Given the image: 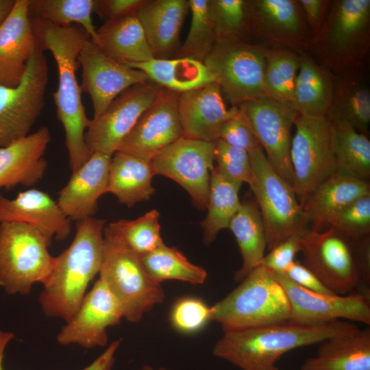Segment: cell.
Instances as JSON below:
<instances>
[{"label":"cell","mask_w":370,"mask_h":370,"mask_svg":"<svg viewBox=\"0 0 370 370\" xmlns=\"http://www.w3.org/2000/svg\"><path fill=\"white\" fill-rule=\"evenodd\" d=\"M30 20L38 47L50 51L57 65L58 83L53 97L58 119L65 133L69 166L74 171L92 154L84 138L90 119L82 103V89L76 77L79 67L77 58L90 38L77 25L59 26L38 18L30 17Z\"/></svg>","instance_id":"1"},{"label":"cell","mask_w":370,"mask_h":370,"mask_svg":"<svg viewBox=\"0 0 370 370\" xmlns=\"http://www.w3.org/2000/svg\"><path fill=\"white\" fill-rule=\"evenodd\" d=\"M358 328L354 323L342 320L312 324L287 320L223 331L212 352L242 370H271L288 352Z\"/></svg>","instance_id":"2"},{"label":"cell","mask_w":370,"mask_h":370,"mask_svg":"<svg viewBox=\"0 0 370 370\" xmlns=\"http://www.w3.org/2000/svg\"><path fill=\"white\" fill-rule=\"evenodd\" d=\"M105 224V220L95 217L77 221L73 241L55 257L40 295L39 303L47 317L66 323L77 311L90 282L100 271Z\"/></svg>","instance_id":"3"},{"label":"cell","mask_w":370,"mask_h":370,"mask_svg":"<svg viewBox=\"0 0 370 370\" xmlns=\"http://www.w3.org/2000/svg\"><path fill=\"white\" fill-rule=\"evenodd\" d=\"M240 282L223 299L210 307L211 321L220 323L223 331L290 319L288 299L271 271L260 265Z\"/></svg>","instance_id":"4"},{"label":"cell","mask_w":370,"mask_h":370,"mask_svg":"<svg viewBox=\"0 0 370 370\" xmlns=\"http://www.w3.org/2000/svg\"><path fill=\"white\" fill-rule=\"evenodd\" d=\"M103 238L99 278L116 299L123 318L138 322L163 301L164 290L149 276L140 257L105 227Z\"/></svg>","instance_id":"5"},{"label":"cell","mask_w":370,"mask_h":370,"mask_svg":"<svg viewBox=\"0 0 370 370\" xmlns=\"http://www.w3.org/2000/svg\"><path fill=\"white\" fill-rule=\"evenodd\" d=\"M42 234L19 222L0 223V286L11 295H28L45 284L55 262Z\"/></svg>","instance_id":"6"},{"label":"cell","mask_w":370,"mask_h":370,"mask_svg":"<svg viewBox=\"0 0 370 370\" xmlns=\"http://www.w3.org/2000/svg\"><path fill=\"white\" fill-rule=\"evenodd\" d=\"M249 154L253 171L249 186L262 217L269 251L308 228L293 187L276 172L261 147L251 150Z\"/></svg>","instance_id":"7"},{"label":"cell","mask_w":370,"mask_h":370,"mask_svg":"<svg viewBox=\"0 0 370 370\" xmlns=\"http://www.w3.org/2000/svg\"><path fill=\"white\" fill-rule=\"evenodd\" d=\"M290 158L293 188L301 206L316 188L337 171L334 127L328 116L297 115Z\"/></svg>","instance_id":"8"},{"label":"cell","mask_w":370,"mask_h":370,"mask_svg":"<svg viewBox=\"0 0 370 370\" xmlns=\"http://www.w3.org/2000/svg\"><path fill=\"white\" fill-rule=\"evenodd\" d=\"M369 25L370 0L332 1L310 46L314 47L327 64L338 69L351 67L367 50Z\"/></svg>","instance_id":"9"},{"label":"cell","mask_w":370,"mask_h":370,"mask_svg":"<svg viewBox=\"0 0 370 370\" xmlns=\"http://www.w3.org/2000/svg\"><path fill=\"white\" fill-rule=\"evenodd\" d=\"M267 49L243 40L217 41L204 63L232 107L267 97L264 86Z\"/></svg>","instance_id":"10"},{"label":"cell","mask_w":370,"mask_h":370,"mask_svg":"<svg viewBox=\"0 0 370 370\" xmlns=\"http://www.w3.org/2000/svg\"><path fill=\"white\" fill-rule=\"evenodd\" d=\"M48 79L47 58L38 46L20 83L0 86V147L29 134L43 109Z\"/></svg>","instance_id":"11"},{"label":"cell","mask_w":370,"mask_h":370,"mask_svg":"<svg viewBox=\"0 0 370 370\" xmlns=\"http://www.w3.org/2000/svg\"><path fill=\"white\" fill-rule=\"evenodd\" d=\"M300 251L303 264L334 294L347 295L360 284L351 243L334 229H307L301 238Z\"/></svg>","instance_id":"12"},{"label":"cell","mask_w":370,"mask_h":370,"mask_svg":"<svg viewBox=\"0 0 370 370\" xmlns=\"http://www.w3.org/2000/svg\"><path fill=\"white\" fill-rule=\"evenodd\" d=\"M155 175L167 177L180 185L195 206L206 209L214 143L182 136L151 160Z\"/></svg>","instance_id":"13"},{"label":"cell","mask_w":370,"mask_h":370,"mask_svg":"<svg viewBox=\"0 0 370 370\" xmlns=\"http://www.w3.org/2000/svg\"><path fill=\"white\" fill-rule=\"evenodd\" d=\"M162 87L148 81L135 84L116 97L98 116L90 120L85 142L91 153L112 156Z\"/></svg>","instance_id":"14"},{"label":"cell","mask_w":370,"mask_h":370,"mask_svg":"<svg viewBox=\"0 0 370 370\" xmlns=\"http://www.w3.org/2000/svg\"><path fill=\"white\" fill-rule=\"evenodd\" d=\"M238 108L247 119L269 162L293 187L290 149L292 129L297 115L295 108L269 97L247 101Z\"/></svg>","instance_id":"15"},{"label":"cell","mask_w":370,"mask_h":370,"mask_svg":"<svg viewBox=\"0 0 370 370\" xmlns=\"http://www.w3.org/2000/svg\"><path fill=\"white\" fill-rule=\"evenodd\" d=\"M282 286L291 306L289 320L321 323L341 319L370 324L369 297L362 293L324 294L297 285L284 274L272 272Z\"/></svg>","instance_id":"16"},{"label":"cell","mask_w":370,"mask_h":370,"mask_svg":"<svg viewBox=\"0 0 370 370\" xmlns=\"http://www.w3.org/2000/svg\"><path fill=\"white\" fill-rule=\"evenodd\" d=\"M179 93L162 88L143 113L118 151L151 160L183 136L177 111Z\"/></svg>","instance_id":"17"},{"label":"cell","mask_w":370,"mask_h":370,"mask_svg":"<svg viewBox=\"0 0 370 370\" xmlns=\"http://www.w3.org/2000/svg\"><path fill=\"white\" fill-rule=\"evenodd\" d=\"M123 318L116 299L99 278L62 328L57 341L62 345L76 344L88 349L104 347L108 343L107 328L119 324Z\"/></svg>","instance_id":"18"},{"label":"cell","mask_w":370,"mask_h":370,"mask_svg":"<svg viewBox=\"0 0 370 370\" xmlns=\"http://www.w3.org/2000/svg\"><path fill=\"white\" fill-rule=\"evenodd\" d=\"M77 60L82 71L80 87L91 99L93 117L126 89L149 81L142 71L108 57L90 39L84 45Z\"/></svg>","instance_id":"19"},{"label":"cell","mask_w":370,"mask_h":370,"mask_svg":"<svg viewBox=\"0 0 370 370\" xmlns=\"http://www.w3.org/2000/svg\"><path fill=\"white\" fill-rule=\"evenodd\" d=\"M177 111L183 136L214 142L223 123L238 108H228L219 86L212 82L179 94Z\"/></svg>","instance_id":"20"},{"label":"cell","mask_w":370,"mask_h":370,"mask_svg":"<svg viewBox=\"0 0 370 370\" xmlns=\"http://www.w3.org/2000/svg\"><path fill=\"white\" fill-rule=\"evenodd\" d=\"M28 224L45 237L49 245L54 238L65 240L71 234V220L56 201L41 190L30 188L10 199L0 194V223Z\"/></svg>","instance_id":"21"},{"label":"cell","mask_w":370,"mask_h":370,"mask_svg":"<svg viewBox=\"0 0 370 370\" xmlns=\"http://www.w3.org/2000/svg\"><path fill=\"white\" fill-rule=\"evenodd\" d=\"M251 27L274 43L295 49L310 47L312 36L294 0L249 1Z\"/></svg>","instance_id":"22"},{"label":"cell","mask_w":370,"mask_h":370,"mask_svg":"<svg viewBox=\"0 0 370 370\" xmlns=\"http://www.w3.org/2000/svg\"><path fill=\"white\" fill-rule=\"evenodd\" d=\"M112 156L93 152L88 160L73 171L68 183L59 192L57 203L70 220L94 217L98 200L107 193Z\"/></svg>","instance_id":"23"},{"label":"cell","mask_w":370,"mask_h":370,"mask_svg":"<svg viewBox=\"0 0 370 370\" xmlns=\"http://www.w3.org/2000/svg\"><path fill=\"white\" fill-rule=\"evenodd\" d=\"M29 0H16L0 26V86L14 87L21 81L38 47L29 14Z\"/></svg>","instance_id":"24"},{"label":"cell","mask_w":370,"mask_h":370,"mask_svg":"<svg viewBox=\"0 0 370 370\" xmlns=\"http://www.w3.org/2000/svg\"><path fill=\"white\" fill-rule=\"evenodd\" d=\"M51 141L47 127L0 147V188L32 186L40 181L47 170L44 158Z\"/></svg>","instance_id":"25"},{"label":"cell","mask_w":370,"mask_h":370,"mask_svg":"<svg viewBox=\"0 0 370 370\" xmlns=\"http://www.w3.org/2000/svg\"><path fill=\"white\" fill-rule=\"evenodd\" d=\"M188 11V0H144L137 8V16L154 58L175 57Z\"/></svg>","instance_id":"26"},{"label":"cell","mask_w":370,"mask_h":370,"mask_svg":"<svg viewBox=\"0 0 370 370\" xmlns=\"http://www.w3.org/2000/svg\"><path fill=\"white\" fill-rule=\"evenodd\" d=\"M370 195L367 180L336 171L323 181L302 206L310 230L327 228L330 219L355 200Z\"/></svg>","instance_id":"27"},{"label":"cell","mask_w":370,"mask_h":370,"mask_svg":"<svg viewBox=\"0 0 370 370\" xmlns=\"http://www.w3.org/2000/svg\"><path fill=\"white\" fill-rule=\"evenodd\" d=\"M97 36L95 44L118 63L130 65L154 58L136 10L107 19L97 29Z\"/></svg>","instance_id":"28"},{"label":"cell","mask_w":370,"mask_h":370,"mask_svg":"<svg viewBox=\"0 0 370 370\" xmlns=\"http://www.w3.org/2000/svg\"><path fill=\"white\" fill-rule=\"evenodd\" d=\"M301 370H370V329L357 330L321 342Z\"/></svg>","instance_id":"29"},{"label":"cell","mask_w":370,"mask_h":370,"mask_svg":"<svg viewBox=\"0 0 370 370\" xmlns=\"http://www.w3.org/2000/svg\"><path fill=\"white\" fill-rule=\"evenodd\" d=\"M155 175L151 160L116 151L111 158L107 193L130 208L148 201L155 192L152 178Z\"/></svg>","instance_id":"30"},{"label":"cell","mask_w":370,"mask_h":370,"mask_svg":"<svg viewBox=\"0 0 370 370\" xmlns=\"http://www.w3.org/2000/svg\"><path fill=\"white\" fill-rule=\"evenodd\" d=\"M127 66L142 71L149 81L179 94L215 82L204 62L187 58H153Z\"/></svg>","instance_id":"31"},{"label":"cell","mask_w":370,"mask_h":370,"mask_svg":"<svg viewBox=\"0 0 370 370\" xmlns=\"http://www.w3.org/2000/svg\"><path fill=\"white\" fill-rule=\"evenodd\" d=\"M334 78L329 71L306 54L299 55V68L294 88L293 106L297 113L325 116L332 99Z\"/></svg>","instance_id":"32"},{"label":"cell","mask_w":370,"mask_h":370,"mask_svg":"<svg viewBox=\"0 0 370 370\" xmlns=\"http://www.w3.org/2000/svg\"><path fill=\"white\" fill-rule=\"evenodd\" d=\"M228 229L236 239L242 257L241 267L234 274V280L239 282L261 265L267 249L264 226L255 201H241Z\"/></svg>","instance_id":"33"},{"label":"cell","mask_w":370,"mask_h":370,"mask_svg":"<svg viewBox=\"0 0 370 370\" xmlns=\"http://www.w3.org/2000/svg\"><path fill=\"white\" fill-rule=\"evenodd\" d=\"M241 186L219 174L214 167L212 170L207 215L201 224L206 244L213 242L221 230L228 228L241 206L238 193Z\"/></svg>","instance_id":"34"},{"label":"cell","mask_w":370,"mask_h":370,"mask_svg":"<svg viewBox=\"0 0 370 370\" xmlns=\"http://www.w3.org/2000/svg\"><path fill=\"white\" fill-rule=\"evenodd\" d=\"M326 116L343 120L361 133L370 123V91L367 85L351 78L334 79L332 99Z\"/></svg>","instance_id":"35"},{"label":"cell","mask_w":370,"mask_h":370,"mask_svg":"<svg viewBox=\"0 0 370 370\" xmlns=\"http://www.w3.org/2000/svg\"><path fill=\"white\" fill-rule=\"evenodd\" d=\"M332 121L337 171L367 180L370 177V141L367 135L345 121Z\"/></svg>","instance_id":"36"},{"label":"cell","mask_w":370,"mask_h":370,"mask_svg":"<svg viewBox=\"0 0 370 370\" xmlns=\"http://www.w3.org/2000/svg\"><path fill=\"white\" fill-rule=\"evenodd\" d=\"M96 0H29L31 18L59 26H80L96 43L97 29L92 21Z\"/></svg>","instance_id":"37"},{"label":"cell","mask_w":370,"mask_h":370,"mask_svg":"<svg viewBox=\"0 0 370 370\" xmlns=\"http://www.w3.org/2000/svg\"><path fill=\"white\" fill-rule=\"evenodd\" d=\"M140 259L149 276L158 284L168 280H177L201 284L207 278L204 269L190 262L176 247L164 243L141 256Z\"/></svg>","instance_id":"38"},{"label":"cell","mask_w":370,"mask_h":370,"mask_svg":"<svg viewBox=\"0 0 370 370\" xmlns=\"http://www.w3.org/2000/svg\"><path fill=\"white\" fill-rule=\"evenodd\" d=\"M299 68V55L281 47L267 49L264 86L267 97L294 108V88Z\"/></svg>","instance_id":"39"},{"label":"cell","mask_w":370,"mask_h":370,"mask_svg":"<svg viewBox=\"0 0 370 370\" xmlns=\"http://www.w3.org/2000/svg\"><path fill=\"white\" fill-rule=\"evenodd\" d=\"M159 217V212L153 209L134 220L112 222L105 227V230L141 257L164 244L160 235Z\"/></svg>","instance_id":"40"},{"label":"cell","mask_w":370,"mask_h":370,"mask_svg":"<svg viewBox=\"0 0 370 370\" xmlns=\"http://www.w3.org/2000/svg\"><path fill=\"white\" fill-rule=\"evenodd\" d=\"M191 22L187 37L174 58L204 62L212 51L216 37L210 12V0H188Z\"/></svg>","instance_id":"41"},{"label":"cell","mask_w":370,"mask_h":370,"mask_svg":"<svg viewBox=\"0 0 370 370\" xmlns=\"http://www.w3.org/2000/svg\"><path fill=\"white\" fill-rule=\"evenodd\" d=\"M216 42L243 40L251 27L249 1L210 0Z\"/></svg>","instance_id":"42"},{"label":"cell","mask_w":370,"mask_h":370,"mask_svg":"<svg viewBox=\"0 0 370 370\" xmlns=\"http://www.w3.org/2000/svg\"><path fill=\"white\" fill-rule=\"evenodd\" d=\"M328 227L334 229L349 241L369 236L370 195L355 200L336 213L328 221Z\"/></svg>","instance_id":"43"},{"label":"cell","mask_w":370,"mask_h":370,"mask_svg":"<svg viewBox=\"0 0 370 370\" xmlns=\"http://www.w3.org/2000/svg\"><path fill=\"white\" fill-rule=\"evenodd\" d=\"M214 166L225 178L250 186L253 182V171L249 152L233 147L218 138L214 142Z\"/></svg>","instance_id":"44"},{"label":"cell","mask_w":370,"mask_h":370,"mask_svg":"<svg viewBox=\"0 0 370 370\" xmlns=\"http://www.w3.org/2000/svg\"><path fill=\"white\" fill-rule=\"evenodd\" d=\"M211 321L210 307L201 299L186 297L173 304L170 321L172 326L183 333H194L203 328Z\"/></svg>","instance_id":"45"},{"label":"cell","mask_w":370,"mask_h":370,"mask_svg":"<svg viewBox=\"0 0 370 370\" xmlns=\"http://www.w3.org/2000/svg\"><path fill=\"white\" fill-rule=\"evenodd\" d=\"M219 138L247 152L260 146L247 119L239 109L223 123Z\"/></svg>","instance_id":"46"},{"label":"cell","mask_w":370,"mask_h":370,"mask_svg":"<svg viewBox=\"0 0 370 370\" xmlns=\"http://www.w3.org/2000/svg\"><path fill=\"white\" fill-rule=\"evenodd\" d=\"M303 233L296 234L287 238L269 250V252L264 255L261 265L271 272L284 273L295 260V257L297 254L300 251L301 238Z\"/></svg>","instance_id":"47"},{"label":"cell","mask_w":370,"mask_h":370,"mask_svg":"<svg viewBox=\"0 0 370 370\" xmlns=\"http://www.w3.org/2000/svg\"><path fill=\"white\" fill-rule=\"evenodd\" d=\"M282 274L307 290L324 294H334L324 286L312 271L297 260H295Z\"/></svg>","instance_id":"48"},{"label":"cell","mask_w":370,"mask_h":370,"mask_svg":"<svg viewBox=\"0 0 370 370\" xmlns=\"http://www.w3.org/2000/svg\"><path fill=\"white\" fill-rule=\"evenodd\" d=\"M297 3L308 27L315 35L324 22L330 5V1L325 0H299Z\"/></svg>","instance_id":"49"},{"label":"cell","mask_w":370,"mask_h":370,"mask_svg":"<svg viewBox=\"0 0 370 370\" xmlns=\"http://www.w3.org/2000/svg\"><path fill=\"white\" fill-rule=\"evenodd\" d=\"M144 0H96L95 13L101 18H114L134 12Z\"/></svg>","instance_id":"50"},{"label":"cell","mask_w":370,"mask_h":370,"mask_svg":"<svg viewBox=\"0 0 370 370\" xmlns=\"http://www.w3.org/2000/svg\"><path fill=\"white\" fill-rule=\"evenodd\" d=\"M121 341V339H118L111 343L98 358L82 370H112Z\"/></svg>","instance_id":"51"},{"label":"cell","mask_w":370,"mask_h":370,"mask_svg":"<svg viewBox=\"0 0 370 370\" xmlns=\"http://www.w3.org/2000/svg\"><path fill=\"white\" fill-rule=\"evenodd\" d=\"M14 336L12 332L0 330V370H5L3 367L5 349Z\"/></svg>","instance_id":"52"},{"label":"cell","mask_w":370,"mask_h":370,"mask_svg":"<svg viewBox=\"0 0 370 370\" xmlns=\"http://www.w3.org/2000/svg\"><path fill=\"white\" fill-rule=\"evenodd\" d=\"M16 0H0V26L12 12Z\"/></svg>","instance_id":"53"},{"label":"cell","mask_w":370,"mask_h":370,"mask_svg":"<svg viewBox=\"0 0 370 370\" xmlns=\"http://www.w3.org/2000/svg\"><path fill=\"white\" fill-rule=\"evenodd\" d=\"M143 370H168L166 369H164V368H160V369H153L149 366H145L143 368Z\"/></svg>","instance_id":"54"},{"label":"cell","mask_w":370,"mask_h":370,"mask_svg":"<svg viewBox=\"0 0 370 370\" xmlns=\"http://www.w3.org/2000/svg\"><path fill=\"white\" fill-rule=\"evenodd\" d=\"M271 370H279L277 367H274L273 368H272Z\"/></svg>","instance_id":"55"}]
</instances>
